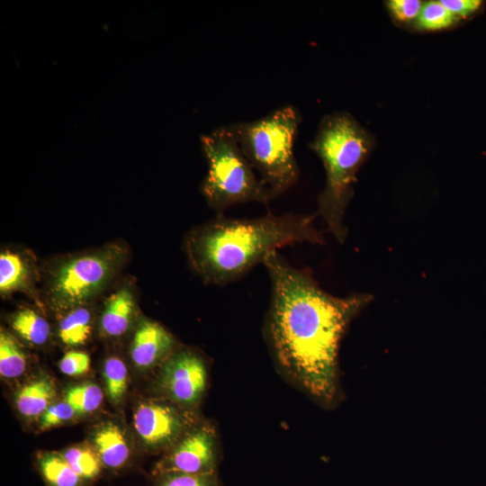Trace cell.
I'll return each instance as SVG.
<instances>
[{
    "label": "cell",
    "mask_w": 486,
    "mask_h": 486,
    "mask_svg": "<svg viewBox=\"0 0 486 486\" xmlns=\"http://www.w3.org/2000/svg\"><path fill=\"white\" fill-rule=\"evenodd\" d=\"M134 428L150 449L171 447L192 427L187 414L158 401L140 403L133 416Z\"/></svg>",
    "instance_id": "9c48e42d"
},
{
    "label": "cell",
    "mask_w": 486,
    "mask_h": 486,
    "mask_svg": "<svg viewBox=\"0 0 486 486\" xmlns=\"http://www.w3.org/2000/svg\"><path fill=\"white\" fill-rule=\"evenodd\" d=\"M39 469L50 486H82L83 480L62 454L44 453L38 458Z\"/></svg>",
    "instance_id": "9a60e30c"
},
{
    "label": "cell",
    "mask_w": 486,
    "mask_h": 486,
    "mask_svg": "<svg viewBox=\"0 0 486 486\" xmlns=\"http://www.w3.org/2000/svg\"><path fill=\"white\" fill-rule=\"evenodd\" d=\"M28 277L25 262L16 253L4 251L0 255V292L10 293L24 285Z\"/></svg>",
    "instance_id": "ac0fdd59"
},
{
    "label": "cell",
    "mask_w": 486,
    "mask_h": 486,
    "mask_svg": "<svg viewBox=\"0 0 486 486\" xmlns=\"http://www.w3.org/2000/svg\"><path fill=\"white\" fill-rule=\"evenodd\" d=\"M55 396V385L51 380L42 377L23 385L15 395V404L22 416L32 418L41 416Z\"/></svg>",
    "instance_id": "4fadbf2b"
},
{
    "label": "cell",
    "mask_w": 486,
    "mask_h": 486,
    "mask_svg": "<svg viewBox=\"0 0 486 486\" xmlns=\"http://www.w3.org/2000/svg\"><path fill=\"white\" fill-rule=\"evenodd\" d=\"M27 359L18 341L7 331L0 332V374L4 378H16L26 370Z\"/></svg>",
    "instance_id": "e0dca14e"
},
{
    "label": "cell",
    "mask_w": 486,
    "mask_h": 486,
    "mask_svg": "<svg viewBox=\"0 0 486 486\" xmlns=\"http://www.w3.org/2000/svg\"><path fill=\"white\" fill-rule=\"evenodd\" d=\"M175 346L173 336L159 323L144 320L135 331L130 356L133 363L141 369L151 368L164 363L172 354Z\"/></svg>",
    "instance_id": "30bf717a"
},
{
    "label": "cell",
    "mask_w": 486,
    "mask_h": 486,
    "mask_svg": "<svg viewBox=\"0 0 486 486\" xmlns=\"http://www.w3.org/2000/svg\"><path fill=\"white\" fill-rule=\"evenodd\" d=\"M441 4L455 17L466 18L481 5L480 0H442Z\"/></svg>",
    "instance_id": "4316f807"
},
{
    "label": "cell",
    "mask_w": 486,
    "mask_h": 486,
    "mask_svg": "<svg viewBox=\"0 0 486 486\" xmlns=\"http://www.w3.org/2000/svg\"><path fill=\"white\" fill-rule=\"evenodd\" d=\"M62 455L83 481L94 480L101 472L103 464L97 453L88 447H70Z\"/></svg>",
    "instance_id": "d6986e66"
},
{
    "label": "cell",
    "mask_w": 486,
    "mask_h": 486,
    "mask_svg": "<svg viewBox=\"0 0 486 486\" xmlns=\"http://www.w3.org/2000/svg\"><path fill=\"white\" fill-rule=\"evenodd\" d=\"M316 215L268 213L254 219L227 218L221 212L189 236L193 266L209 284L234 282L278 248L297 243L323 244Z\"/></svg>",
    "instance_id": "7a4b0ae2"
},
{
    "label": "cell",
    "mask_w": 486,
    "mask_h": 486,
    "mask_svg": "<svg viewBox=\"0 0 486 486\" xmlns=\"http://www.w3.org/2000/svg\"><path fill=\"white\" fill-rule=\"evenodd\" d=\"M90 357L85 352L70 351L64 355L59 362L60 371L68 376L86 374L90 368Z\"/></svg>",
    "instance_id": "d4e9b609"
},
{
    "label": "cell",
    "mask_w": 486,
    "mask_h": 486,
    "mask_svg": "<svg viewBox=\"0 0 486 486\" xmlns=\"http://www.w3.org/2000/svg\"><path fill=\"white\" fill-rule=\"evenodd\" d=\"M12 327L23 339L33 345H43L50 333L48 321L31 309L18 310L12 319Z\"/></svg>",
    "instance_id": "2e32d148"
},
{
    "label": "cell",
    "mask_w": 486,
    "mask_h": 486,
    "mask_svg": "<svg viewBox=\"0 0 486 486\" xmlns=\"http://www.w3.org/2000/svg\"><path fill=\"white\" fill-rule=\"evenodd\" d=\"M372 139L348 113L324 116L310 148L319 156L326 172V184L318 198V214L335 238H346L344 217L356 180V173L366 159Z\"/></svg>",
    "instance_id": "3957f363"
},
{
    "label": "cell",
    "mask_w": 486,
    "mask_h": 486,
    "mask_svg": "<svg viewBox=\"0 0 486 486\" xmlns=\"http://www.w3.org/2000/svg\"><path fill=\"white\" fill-rule=\"evenodd\" d=\"M458 20L440 1H428L423 4L415 25L424 31H437L454 24Z\"/></svg>",
    "instance_id": "44dd1931"
},
{
    "label": "cell",
    "mask_w": 486,
    "mask_h": 486,
    "mask_svg": "<svg viewBox=\"0 0 486 486\" xmlns=\"http://www.w3.org/2000/svg\"><path fill=\"white\" fill-rule=\"evenodd\" d=\"M201 144L208 163L202 193L212 208L220 213L234 204L267 203L275 198L258 177L228 125L202 135Z\"/></svg>",
    "instance_id": "5b68a950"
},
{
    "label": "cell",
    "mask_w": 486,
    "mask_h": 486,
    "mask_svg": "<svg viewBox=\"0 0 486 486\" xmlns=\"http://www.w3.org/2000/svg\"><path fill=\"white\" fill-rule=\"evenodd\" d=\"M103 397V392L98 385L87 382L68 389L64 400L72 406L76 414H86L99 408Z\"/></svg>",
    "instance_id": "ffe728a7"
},
{
    "label": "cell",
    "mask_w": 486,
    "mask_h": 486,
    "mask_svg": "<svg viewBox=\"0 0 486 486\" xmlns=\"http://www.w3.org/2000/svg\"><path fill=\"white\" fill-rule=\"evenodd\" d=\"M207 380V366L203 358L190 349H181L163 363L158 387L177 406L193 409L202 400Z\"/></svg>",
    "instance_id": "ba28073f"
},
{
    "label": "cell",
    "mask_w": 486,
    "mask_h": 486,
    "mask_svg": "<svg viewBox=\"0 0 486 486\" xmlns=\"http://www.w3.org/2000/svg\"><path fill=\"white\" fill-rule=\"evenodd\" d=\"M423 4L419 0H390L387 2V6L397 21L409 22L417 19Z\"/></svg>",
    "instance_id": "484cf974"
},
{
    "label": "cell",
    "mask_w": 486,
    "mask_h": 486,
    "mask_svg": "<svg viewBox=\"0 0 486 486\" xmlns=\"http://www.w3.org/2000/svg\"><path fill=\"white\" fill-rule=\"evenodd\" d=\"M120 248L70 258L60 266L52 279L50 293L59 308H76L98 293L114 274L121 259Z\"/></svg>",
    "instance_id": "8992f818"
},
{
    "label": "cell",
    "mask_w": 486,
    "mask_h": 486,
    "mask_svg": "<svg viewBox=\"0 0 486 486\" xmlns=\"http://www.w3.org/2000/svg\"><path fill=\"white\" fill-rule=\"evenodd\" d=\"M105 390L111 401L119 403L127 390L128 371L124 363L118 357H109L104 365Z\"/></svg>",
    "instance_id": "7402d4cb"
},
{
    "label": "cell",
    "mask_w": 486,
    "mask_h": 486,
    "mask_svg": "<svg viewBox=\"0 0 486 486\" xmlns=\"http://www.w3.org/2000/svg\"><path fill=\"white\" fill-rule=\"evenodd\" d=\"M157 486H224L217 473L188 474L165 472L158 474Z\"/></svg>",
    "instance_id": "603a6c76"
},
{
    "label": "cell",
    "mask_w": 486,
    "mask_h": 486,
    "mask_svg": "<svg viewBox=\"0 0 486 486\" xmlns=\"http://www.w3.org/2000/svg\"><path fill=\"white\" fill-rule=\"evenodd\" d=\"M94 443L102 464L107 468L119 469L129 459L130 448L121 428L114 423L102 425L94 433Z\"/></svg>",
    "instance_id": "7c38bea8"
},
{
    "label": "cell",
    "mask_w": 486,
    "mask_h": 486,
    "mask_svg": "<svg viewBox=\"0 0 486 486\" xmlns=\"http://www.w3.org/2000/svg\"><path fill=\"white\" fill-rule=\"evenodd\" d=\"M135 303L131 291L126 287L117 290L107 300L100 324L107 337H120L130 328Z\"/></svg>",
    "instance_id": "8fae6325"
},
{
    "label": "cell",
    "mask_w": 486,
    "mask_h": 486,
    "mask_svg": "<svg viewBox=\"0 0 486 486\" xmlns=\"http://www.w3.org/2000/svg\"><path fill=\"white\" fill-rule=\"evenodd\" d=\"M75 414H76L75 410L65 400L51 404L41 415L40 428L45 430L61 425L72 419Z\"/></svg>",
    "instance_id": "cb8c5ba5"
},
{
    "label": "cell",
    "mask_w": 486,
    "mask_h": 486,
    "mask_svg": "<svg viewBox=\"0 0 486 486\" xmlns=\"http://www.w3.org/2000/svg\"><path fill=\"white\" fill-rule=\"evenodd\" d=\"M220 460L214 427L202 423L191 427L171 446L156 467V474L181 472L188 474L217 473Z\"/></svg>",
    "instance_id": "52a82bcc"
},
{
    "label": "cell",
    "mask_w": 486,
    "mask_h": 486,
    "mask_svg": "<svg viewBox=\"0 0 486 486\" xmlns=\"http://www.w3.org/2000/svg\"><path fill=\"white\" fill-rule=\"evenodd\" d=\"M271 282L266 335L279 368L325 408L341 397L338 351L349 323L372 301L366 293L337 297L307 270L277 251L263 262Z\"/></svg>",
    "instance_id": "6da1fadb"
},
{
    "label": "cell",
    "mask_w": 486,
    "mask_h": 486,
    "mask_svg": "<svg viewBox=\"0 0 486 486\" xmlns=\"http://www.w3.org/2000/svg\"><path fill=\"white\" fill-rule=\"evenodd\" d=\"M300 122L298 109L286 105L265 117L228 125L258 177L274 197L299 179L293 149Z\"/></svg>",
    "instance_id": "277c9868"
},
{
    "label": "cell",
    "mask_w": 486,
    "mask_h": 486,
    "mask_svg": "<svg viewBox=\"0 0 486 486\" xmlns=\"http://www.w3.org/2000/svg\"><path fill=\"white\" fill-rule=\"evenodd\" d=\"M92 329V314L85 307L73 308L59 322L58 337L69 346L84 345Z\"/></svg>",
    "instance_id": "5bb4252c"
}]
</instances>
